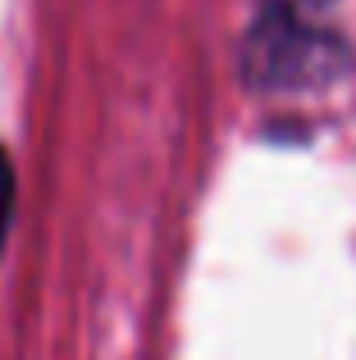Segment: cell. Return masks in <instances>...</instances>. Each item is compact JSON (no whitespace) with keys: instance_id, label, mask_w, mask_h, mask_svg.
<instances>
[{"instance_id":"obj_1","label":"cell","mask_w":356,"mask_h":360,"mask_svg":"<svg viewBox=\"0 0 356 360\" xmlns=\"http://www.w3.org/2000/svg\"><path fill=\"white\" fill-rule=\"evenodd\" d=\"M9 219H14V165L0 146V246L9 238Z\"/></svg>"}]
</instances>
